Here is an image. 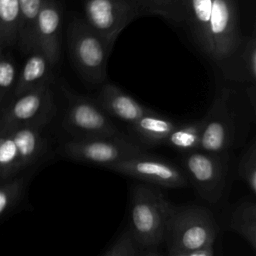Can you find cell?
Listing matches in <instances>:
<instances>
[{
    "label": "cell",
    "instance_id": "6da1fadb",
    "mask_svg": "<svg viewBox=\"0 0 256 256\" xmlns=\"http://www.w3.org/2000/svg\"><path fill=\"white\" fill-rule=\"evenodd\" d=\"M174 208L159 191L137 186L131 197V227L137 241L153 246L164 240Z\"/></svg>",
    "mask_w": 256,
    "mask_h": 256
},
{
    "label": "cell",
    "instance_id": "7a4b0ae2",
    "mask_svg": "<svg viewBox=\"0 0 256 256\" xmlns=\"http://www.w3.org/2000/svg\"><path fill=\"white\" fill-rule=\"evenodd\" d=\"M216 228L210 214L198 207L174 208L165 238L169 251L195 252L212 248Z\"/></svg>",
    "mask_w": 256,
    "mask_h": 256
},
{
    "label": "cell",
    "instance_id": "3957f363",
    "mask_svg": "<svg viewBox=\"0 0 256 256\" xmlns=\"http://www.w3.org/2000/svg\"><path fill=\"white\" fill-rule=\"evenodd\" d=\"M67 35L71 56L81 74L93 83L103 82L112 46L82 19L70 22Z\"/></svg>",
    "mask_w": 256,
    "mask_h": 256
},
{
    "label": "cell",
    "instance_id": "277c9868",
    "mask_svg": "<svg viewBox=\"0 0 256 256\" xmlns=\"http://www.w3.org/2000/svg\"><path fill=\"white\" fill-rule=\"evenodd\" d=\"M53 110L49 84L14 97L0 112V135H8L24 126H44L52 117Z\"/></svg>",
    "mask_w": 256,
    "mask_h": 256
},
{
    "label": "cell",
    "instance_id": "5b68a950",
    "mask_svg": "<svg viewBox=\"0 0 256 256\" xmlns=\"http://www.w3.org/2000/svg\"><path fill=\"white\" fill-rule=\"evenodd\" d=\"M65 94L68 109L63 126L75 139L121 137L115 125L98 105L70 91H65Z\"/></svg>",
    "mask_w": 256,
    "mask_h": 256
},
{
    "label": "cell",
    "instance_id": "8992f818",
    "mask_svg": "<svg viewBox=\"0 0 256 256\" xmlns=\"http://www.w3.org/2000/svg\"><path fill=\"white\" fill-rule=\"evenodd\" d=\"M63 153L76 161L109 168L120 161L145 154L146 152L140 146L122 137H114L73 139L64 144Z\"/></svg>",
    "mask_w": 256,
    "mask_h": 256
},
{
    "label": "cell",
    "instance_id": "52a82bcc",
    "mask_svg": "<svg viewBox=\"0 0 256 256\" xmlns=\"http://www.w3.org/2000/svg\"><path fill=\"white\" fill-rule=\"evenodd\" d=\"M139 13L136 0H84V21L110 46Z\"/></svg>",
    "mask_w": 256,
    "mask_h": 256
},
{
    "label": "cell",
    "instance_id": "ba28073f",
    "mask_svg": "<svg viewBox=\"0 0 256 256\" xmlns=\"http://www.w3.org/2000/svg\"><path fill=\"white\" fill-rule=\"evenodd\" d=\"M208 34V55L215 61L223 62L236 52L240 34L235 0H211Z\"/></svg>",
    "mask_w": 256,
    "mask_h": 256
},
{
    "label": "cell",
    "instance_id": "9c48e42d",
    "mask_svg": "<svg viewBox=\"0 0 256 256\" xmlns=\"http://www.w3.org/2000/svg\"><path fill=\"white\" fill-rule=\"evenodd\" d=\"M109 169L164 187L177 188L188 183L187 176L177 166L147 153L120 161Z\"/></svg>",
    "mask_w": 256,
    "mask_h": 256
},
{
    "label": "cell",
    "instance_id": "30bf717a",
    "mask_svg": "<svg viewBox=\"0 0 256 256\" xmlns=\"http://www.w3.org/2000/svg\"><path fill=\"white\" fill-rule=\"evenodd\" d=\"M233 119L228 107V94L223 91L204 116L198 150L217 155L225 152L233 138Z\"/></svg>",
    "mask_w": 256,
    "mask_h": 256
},
{
    "label": "cell",
    "instance_id": "8fae6325",
    "mask_svg": "<svg viewBox=\"0 0 256 256\" xmlns=\"http://www.w3.org/2000/svg\"><path fill=\"white\" fill-rule=\"evenodd\" d=\"M182 162L185 175L198 192L209 201L218 199L224 184V172L216 155L195 150L187 152Z\"/></svg>",
    "mask_w": 256,
    "mask_h": 256
},
{
    "label": "cell",
    "instance_id": "7c38bea8",
    "mask_svg": "<svg viewBox=\"0 0 256 256\" xmlns=\"http://www.w3.org/2000/svg\"><path fill=\"white\" fill-rule=\"evenodd\" d=\"M61 16L57 0H44L35 27L33 51L43 53L52 66L57 63L60 55Z\"/></svg>",
    "mask_w": 256,
    "mask_h": 256
},
{
    "label": "cell",
    "instance_id": "4fadbf2b",
    "mask_svg": "<svg viewBox=\"0 0 256 256\" xmlns=\"http://www.w3.org/2000/svg\"><path fill=\"white\" fill-rule=\"evenodd\" d=\"M97 102L102 110L128 124L134 123L151 111V109L141 105L129 94L110 83L103 85Z\"/></svg>",
    "mask_w": 256,
    "mask_h": 256
},
{
    "label": "cell",
    "instance_id": "5bb4252c",
    "mask_svg": "<svg viewBox=\"0 0 256 256\" xmlns=\"http://www.w3.org/2000/svg\"><path fill=\"white\" fill-rule=\"evenodd\" d=\"M51 63L40 51H33L25 61L13 89V96L17 97L28 91L48 84Z\"/></svg>",
    "mask_w": 256,
    "mask_h": 256
},
{
    "label": "cell",
    "instance_id": "9a60e30c",
    "mask_svg": "<svg viewBox=\"0 0 256 256\" xmlns=\"http://www.w3.org/2000/svg\"><path fill=\"white\" fill-rule=\"evenodd\" d=\"M42 127L39 125L24 126L9 134L16 146L22 170L35 163L44 151Z\"/></svg>",
    "mask_w": 256,
    "mask_h": 256
},
{
    "label": "cell",
    "instance_id": "2e32d148",
    "mask_svg": "<svg viewBox=\"0 0 256 256\" xmlns=\"http://www.w3.org/2000/svg\"><path fill=\"white\" fill-rule=\"evenodd\" d=\"M177 126L178 123L153 110L130 124L133 133L149 144H164L168 135Z\"/></svg>",
    "mask_w": 256,
    "mask_h": 256
},
{
    "label": "cell",
    "instance_id": "e0dca14e",
    "mask_svg": "<svg viewBox=\"0 0 256 256\" xmlns=\"http://www.w3.org/2000/svg\"><path fill=\"white\" fill-rule=\"evenodd\" d=\"M183 16L190 24L192 31L202 47L209 53L208 25L211 12V0H182Z\"/></svg>",
    "mask_w": 256,
    "mask_h": 256
},
{
    "label": "cell",
    "instance_id": "ac0fdd59",
    "mask_svg": "<svg viewBox=\"0 0 256 256\" xmlns=\"http://www.w3.org/2000/svg\"><path fill=\"white\" fill-rule=\"evenodd\" d=\"M44 0H18L19 20L17 42L24 52L34 50V34L39 12Z\"/></svg>",
    "mask_w": 256,
    "mask_h": 256
},
{
    "label": "cell",
    "instance_id": "d6986e66",
    "mask_svg": "<svg viewBox=\"0 0 256 256\" xmlns=\"http://www.w3.org/2000/svg\"><path fill=\"white\" fill-rule=\"evenodd\" d=\"M230 227L238 233L252 249H256V206L252 201L241 202L234 210Z\"/></svg>",
    "mask_w": 256,
    "mask_h": 256
},
{
    "label": "cell",
    "instance_id": "ffe728a7",
    "mask_svg": "<svg viewBox=\"0 0 256 256\" xmlns=\"http://www.w3.org/2000/svg\"><path fill=\"white\" fill-rule=\"evenodd\" d=\"M204 124V117L201 120L178 126L168 135L164 144L177 150L191 152L198 150L200 135Z\"/></svg>",
    "mask_w": 256,
    "mask_h": 256
},
{
    "label": "cell",
    "instance_id": "44dd1931",
    "mask_svg": "<svg viewBox=\"0 0 256 256\" xmlns=\"http://www.w3.org/2000/svg\"><path fill=\"white\" fill-rule=\"evenodd\" d=\"M18 20V0H0V40L3 46L17 42Z\"/></svg>",
    "mask_w": 256,
    "mask_h": 256
},
{
    "label": "cell",
    "instance_id": "7402d4cb",
    "mask_svg": "<svg viewBox=\"0 0 256 256\" xmlns=\"http://www.w3.org/2000/svg\"><path fill=\"white\" fill-rule=\"evenodd\" d=\"M16 146L8 135H0V182L10 179L21 171Z\"/></svg>",
    "mask_w": 256,
    "mask_h": 256
},
{
    "label": "cell",
    "instance_id": "603a6c76",
    "mask_svg": "<svg viewBox=\"0 0 256 256\" xmlns=\"http://www.w3.org/2000/svg\"><path fill=\"white\" fill-rule=\"evenodd\" d=\"M136 3L140 12L144 10L173 19L183 16L182 0H136Z\"/></svg>",
    "mask_w": 256,
    "mask_h": 256
},
{
    "label": "cell",
    "instance_id": "cb8c5ba5",
    "mask_svg": "<svg viewBox=\"0 0 256 256\" xmlns=\"http://www.w3.org/2000/svg\"><path fill=\"white\" fill-rule=\"evenodd\" d=\"M24 185L25 177L20 175L0 182V215L18 200Z\"/></svg>",
    "mask_w": 256,
    "mask_h": 256
},
{
    "label": "cell",
    "instance_id": "d4e9b609",
    "mask_svg": "<svg viewBox=\"0 0 256 256\" xmlns=\"http://www.w3.org/2000/svg\"><path fill=\"white\" fill-rule=\"evenodd\" d=\"M238 173L242 180L247 185L248 189L255 194L256 193V145L255 141L246 149L242 155L239 165Z\"/></svg>",
    "mask_w": 256,
    "mask_h": 256
},
{
    "label": "cell",
    "instance_id": "484cf974",
    "mask_svg": "<svg viewBox=\"0 0 256 256\" xmlns=\"http://www.w3.org/2000/svg\"><path fill=\"white\" fill-rule=\"evenodd\" d=\"M16 79V66L13 60L2 54L0 57V112L7 96L14 89Z\"/></svg>",
    "mask_w": 256,
    "mask_h": 256
},
{
    "label": "cell",
    "instance_id": "4316f807",
    "mask_svg": "<svg viewBox=\"0 0 256 256\" xmlns=\"http://www.w3.org/2000/svg\"><path fill=\"white\" fill-rule=\"evenodd\" d=\"M242 60L248 80L254 82L256 78V39L254 33L245 45Z\"/></svg>",
    "mask_w": 256,
    "mask_h": 256
},
{
    "label": "cell",
    "instance_id": "83f0119b",
    "mask_svg": "<svg viewBox=\"0 0 256 256\" xmlns=\"http://www.w3.org/2000/svg\"><path fill=\"white\" fill-rule=\"evenodd\" d=\"M134 254L135 247L133 240L125 233L114 243L104 256H134Z\"/></svg>",
    "mask_w": 256,
    "mask_h": 256
},
{
    "label": "cell",
    "instance_id": "f1b7e54d",
    "mask_svg": "<svg viewBox=\"0 0 256 256\" xmlns=\"http://www.w3.org/2000/svg\"><path fill=\"white\" fill-rule=\"evenodd\" d=\"M169 256H213V252H212V248H208L202 251H195V252L170 251Z\"/></svg>",
    "mask_w": 256,
    "mask_h": 256
},
{
    "label": "cell",
    "instance_id": "f546056e",
    "mask_svg": "<svg viewBox=\"0 0 256 256\" xmlns=\"http://www.w3.org/2000/svg\"><path fill=\"white\" fill-rule=\"evenodd\" d=\"M145 256H160V255L158 253H156V252H149Z\"/></svg>",
    "mask_w": 256,
    "mask_h": 256
},
{
    "label": "cell",
    "instance_id": "4dcf8cb0",
    "mask_svg": "<svg viewBox=\"0 0 256 256\" xmlns=\"http://www.w3.org/2000/svg\"><path fill=\"white\" fill-rule=\"evenodd\" d=\"M2 48H3V44H2V42L0 40V57L2 56Z\"/></svg>",
    "mask_w": 256,
    "mask_h": 256
}]
</instances>
